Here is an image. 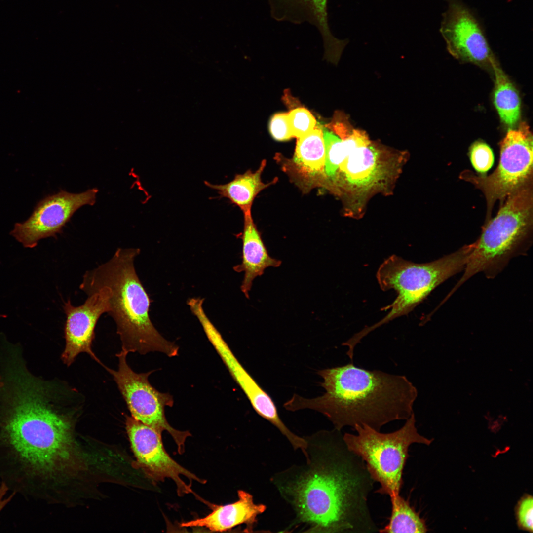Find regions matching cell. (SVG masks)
Instances as JSON below:
<instances>
[{
  "label": "cell",
  "instance_id": "obj_1",
  "mask_svg": "<svg viewBox=\"0 0 533 533\" xmlns=\"http://www.w3.org/2000/svg\"><path fill=\"white\" fill-rule=\"evenodd\" d=\"M78 394L29 369L12 372L0 387V479L9 490L36 497L75 463L74 422Z\"/></svg>",
  "mask_w": 533,
  "mask_h": 533
},
{
  "label": "cell",
  "instance_id": "obj_2",
  "mask_svg": "<svg viewBox=\"0 0 533 533\" xmlns=\"http://www.w3.org/2000/svg\"><path fill=\"white\" fill-rule=\"evenodd\" d=\"M304 438L305 463L271 478L294 514L282 532H379L368 501L375 482L341 431L320 430Z\"/></svg>",
  "mask_w": 533,
  "mask_h": 533
},
{
  "label": "cell",
  "instance_id": "obj_3",
  "mask_svg": "<svg viewBox=\"0 0 533 533\" xmlns=\"http://www.w3.org/2000/svg\"><path fill=\"white\" fill-rule=\"evenodd\" d=\"M317 374L323 379L320 385L325 392L314 398L294 394L284 403L286 410H315L340 431L364 424L380 431L390 422L407 419L414 413L417 391L405 376L366 370L352 363Z\"/></svg>",
  "mask_w": 533,
  "mask_h": 533
},
{
  "label": "cell",
  "instance_id": "obj_4",
  "mask_svg": "<svg viewBox=\"0 0 533 533\" xmlns=\"http://www.w3.org/2000/svg\"><path fill=\"white\" fill-rule=\"evenodd\" d=\"M138 248H118L112 257L83 276L79 288L87 295L102 287L110 291V309L122 350L145 355L159 352L177 356L179 347L156 330L149 315L151 300L134 266Z\"/></svg>",
  "mask_w": 533,
  "mask_h": 533
},
{
  "label": "cell",
  "instance_id": "obj_5",
  "mask_svg": "<svg viewBox=\"0 0 533 533\" xmlns=\"http://www.w3.org/2000/svg\"><path fill=\"white\" fill-rule=\"evenodd\" d=\"M533 184L508 196L497 215L486 221L462 277L444 301L474 275L494 278L514 257L525 255L532 243Z\"/></svg>",
  "mask_w": 533,
  "mask_h": 533
},
{
  "label": "cell",
  "instance_id": "obj_6",
  "mask_svg": "<svg viewBox=\"0 0 533 533\" xmlns=\"http://www.w3.org/2000/svg\"><path fill=\"white\" fill-rule=\"evenodd\" d=\"M473 248V243L436 260L416 263L392 255L380 265L376 277L383 291L394 289L397 296L382 310L389 312L376 324L363 329L347 340L355 347L370 332L393 319L408 314L438 286L464 270Z\"/></svg>",
  "mask_w": 533,
  "mask_h": 533
},
{
  "label": "cell",
  "instance_id": "obj_7",
  "mask_svg": "<svg viewBox=\"0 0 533 533\" xmlns=\"http://www.w3.org/2000/svg\"><path fill=\"white\" fill-rule=\"evenodd\" d=\"M406 420L392 432L381 433L364 424L353 427L356 434H343L347 448L361 458L372 479L380 484L377 492L389 497L400 494L411 445H429L432 442L418 432L414 413Z\"/></svg>",
  "mask_w": 533,
  "mask_h": 533
},
{
  "label": "cell",
  "instance_id": "obj_8",
  "mask_svg": "<svg viewBox=\"0 0 533 533\" xmlns=\"http://www.w3.org/2000/svg\"><path fill=\"white\" fill-rule=\"evenodd\" d=\"M500 159L496 169L489 176L465 172L463 179L470 181L485 194L487 215L497 200L502 203L517 190L533 184V135L528 125L521 123L510 129L500 143Z\"/></svg>",
  "mask_w": 533,
  "mask_h": 533
},
{
  "label": "cell",
  "instance_id": "obj_9",
  "mask_svg": "<svg viewBox=\"0 0 533 533\" xmlns=\"http://www.w3.org/2000/svg\"><path fill=\"white\" fill-rule=\"evenodd\" d=\"M128 354L122 350L116 354L118 359L117 370L105 365L103 367L113 377L131 417L161 434L167 431L177 445L178 453L182 454L186 440L191 434L189 431L174 428L167 420L165 408L173 406V396L168 393L159 392L150 384L148 377L153 371L142 373L133 371L127 362Z\"/></svg>",
  "mask_w": 533,
  "mask_h": 533
},
{
  "label": "cell",
  "instance_id": "obj_10",
  "mask_svg": "<svg viewBox=\"0 0 533 533\" xmlns=\"http://www.w3.org/2000/svg\"><path fill=\"white\" fill-rule=\"evenodd\" d=\"M98 192L95 188L80 193L61 190L47 196L26 221L15 225L10 234L25 247L34 248L41 239L56 237L80 208L93 205Z\"/></svg>",
  "mask_w": 533,
  "mask_h": 533
},
{
  "label": "cell",
  "instance_id": "obj_11",
  "mask_svg": "<svg viewBox=\"0 0 533 533\" xmlns=\"http://www.w3.org/2000/svg\"><path fill=\"white\" fill-rule=\"evenodd\" d=\"M126 427L132 449L139 465L155 482H163L166 478L175 483L179 496L192 493L191 485L182 479L186 477L191 483L195 481L205 484L201 479L175 461L164 448L162 434L153 428L125 415Z\"/></svg>",
  "mask_w": 533,
  "mask_h": 533
},
{
  "label": "cell",
  "instance_id": "obj_12",
  "mask_svg": "<svg viewBox=\"0 0 533 533\" xmlns=\"http://www.w3.org/2000/svg\"><path fill=\"white\" fill-rule=\"evenodd\" d=\"M110 289L107 287H102L87 295V299L79 306H74L70 300L64 302L63 310L66 316L64 327L66 345L61 359L67 366H70L76 356L82 352L87 353L93 359L103 365L93 352L92 343L95 338L97 321L103 314L110 311Z\"/></svg>",
  "mask_w": 533,
  "mask_h": 533
},
{
  "label": "cell",
  "instance_id": "obj_13",
  "mask_svg": "<svg viewBox=\"0 0 533 533\" xmlns=\"http://www.w3.org/2000/svg\"><path fill=\"white\" fill-rule=\"evenodd\" d=\"M440 32L449 51L470 61L481 63L493 57L481 24L460 0H447Z\"/></svg>",
  "mask_w": 533,
  "mask_h": 533
},
{
  "label": "cell",
  "instance_id": "obj_14",
  "mask_svg": "<svg viewBox=\"0 0 533 533\" xmlns=\"http://www.w3.org/2000/svg\"><path fill=\"white\" fill-rule=\"evenodd\" d=\"M271 17L279 22L295 24L308 22L320 33L328 56L339 55L347 40L336 38L330 29L328 0H268Z\"/></svg>",
  "mask_w": 533,
  "mask_h": 533
},
{
  "label": "cell",
  "instance_id": "obj_15",
  "mask_svg": "<svg viewBox=\"0 0 533 533\" xmlns=\"http://www.w3.org/2000/svg\"><path fill=\"white\" fill-rule=\"evenodd\" d=\"M238 500L224 505H212V511L203 518L183 522L182 527L205 528L212 532H224L245 525L244 532H252L258 516L266 510L263 504L254 502L253 495L242 490L237 492Z\"/></svg>",
  "mask_w": 533,
  "mask_h": 533
},
{
  "label": "cell",
  "instance_id": "obj_16",
  "mask_svg": "<svg viewBox=\"0 0 533 533\" xmlns=\"http://www.w3.org/2000/svg\"><path fill=\"white\" fill-rule=\"evenodd\" d=\"M244 229L242 240V262L234 266L237 272H243L244 278L241 290L247 298L254 280L262 276L269 267H277L281 261L272 258L262 239L261 235L252 218L251 211L243 213Z\"/></svg>",
  "mask_w": 533,
  "mask_h": 533
},
{
  "label": "cell",
  "instance_id": "obj_17",
  "mask_svg": "<svg viewBox=\"0 0 533 533\" xmlns=\"http://www.w3.org/2000/svg\"><path fill=\"white\" fill-rule=\"evenodd\" d=\"M380 154L371 143L354 149L339 169L352 186L367 188L378 181L382 174Z\"/></svg>",
  "mask_w": 533,
  "mask_h": 533
},
{
  "label": "cell",
  "instance_id": "obj_18",
  "mask_svg": "<svg viewBox=\"0 0 533 533\" xmlns=\"http://www.w3.org/2000/svg\"><path fill=\"white\" fill-rule=\"evenodd\" d=\"M265 164V161H263L254 172L248 170L244 174L236 175L232 181L225 184H213L207 181L204 183L216 190L220 197L226 198L238 206L243 213L249 211L256 195L269 185L261 179Z\"/></svg>",
  "mask_w": 533,
  "mask_h": 533
},
{
  "label": "cell",
  "instance_id": "obj_19",
  "mask_svg": "<svg viewBox=\"0 0 533 533\" xmlns=\"http://www.w3.org/2000/svg\"><path fill=\"white\" fill-rule=\"evenodd\" d=\"M339 132L341 138L332 132L323 130L324 172L330 177L335 175L340 165L354 149L371 143L367 134L361 130L354 129L349 131L343 128Z\"/></svg>",
  "mask_w": 533,
  "mask_h": 533
},
{
  "label": "cell",
  "instance_id": "obj_20",
  "mask_svg": "<svg viewBox=\"0 0 533 533\" xmlns=\"http://www.w3.org/2000/svg\"><path fill=\"white\" fill-rule=\"evenodd\" d=\"M325 148L323 130L319 126L297 138L294 161L303 171L310 175L324 172Z\"/></svg>",
  "mask_w": 533,
  "mask_h": 533
},
{
  "label": "cell",
  "instance_id": "obj_21",
  "mask_svg": "<svg viewBox=\"0 0 533 533\" xmlns=\"http://www.w3.org/2000/svg\"><path fill=\"white\" fill-rule=\"evenodd\" d=\"M495 75L494 104L503 122L512 127L520 117V100L518 92L493 57Z\"/></svg>",
  "mask_w": 533,
  "mask_h": 533
},
{
  "label": "cell",
  "instance_id": "obj_22",
  "mask_svg": "<svg viewBox=\"0 0 533 533\" xmlns=\"http://www.w3.org/2000/svg\"><path fill=\"white\" fill-rule=\"evenodd\" d=\"M391 514L388 523L381 533H421L427 532L425 522L410 506L408 501L399 495L390 497Z\"/></svg>",
  "mask_w": 533,
  "mask_h": 533
},
{
  "label": "cell",
  "instance_id": "obj_23",
  "mask_svg": "<svg viewBox=\"0 0 533 533\" xmlns=\"http://www.w3.org/2000/svg\"><path fill=\"white\" fill-rule=\"evenodd\" d=\"M288 120L293 137L299 138L313 130L316 120L305 108H297L288 113Z\"/></svg>",
  "mask_w": 533,
  "mask_h": 533
},
{
  "label": "cell",
  "instance_id": "obj_24",
  "mask_svg": "<svg viewBox=\"0 0 533 533\" xmlns=\"http://www.w3.org/2000/svg\"><path fill=\"white\" fill-rule=\"evenodd\" d=\"M470 157L474 168L480 173L487 171L492 167L494 161L491 149L482 142H476L471 146Z\"/></svg>",
  "mask_w": 533,
  "mask_h": 533
},
{
  "label": "cell",
  "instance_id": "obj_25",
  "mask_svg": "<svg viewBox=\"0 0 533 533\" xmlns=\"http://www.w3.org/2000/svg\"><path fill=\"white\" fill-rule=\"evenodd\" d=\"M517 524L520 529L533 532V500L530 495H526L519 501L516 508Z\"/></svg>",
  "mask_w": 533,
  "mask_h": 533
},
{
  "label": "cell",
  "instance_id": "obj_26",
  "mask_svg": "<svg viewBox=\"0 0 533 533\" xmlns=\"http://www.w3.org/2000/svg\"><path fill=\"white\" fill-rule=\"evenodd\" d=\"M269 130L271 136L276 140L286 141L292 138L288 120V113L275 114L269 122Z\"/></svg>",
  "mask_w": 533,
  "mask_h": 533
},
{
  "label": "cell",
  "instance_id": "obj_27",
  "mask_svg": "<svg viewBox=\"0 0 533 533\" xmlns=\"http://www.w3.org/2000/svg\"><path fill=\"white\" fill-rule=\"evenodd\" d=\"M9 490L7 485L4 483L1 482L0 485V513L16 495V493L13 492L12 494L8 497H5Z\"/></svg>",
  "mask_w": 533,
  "mask_h": 533
}]
</instances>
